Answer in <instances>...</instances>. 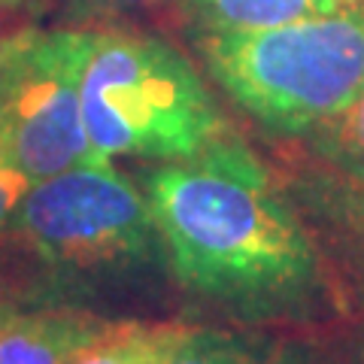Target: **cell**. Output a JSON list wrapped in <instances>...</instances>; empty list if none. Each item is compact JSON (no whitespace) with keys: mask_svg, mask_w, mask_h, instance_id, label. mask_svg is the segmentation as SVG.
<instances>
[{"mask_svg":"<svg viewBox=\"0 0 364 364\" xmlns=\"http://www.w3.org/2000/svg\"><path fill=\"white\" fill-rule=\"evenodd\" d=\"M264 364H318L316 355L310 349H301V346H282V349H273L270 355L264 358Z\"/></svg>","mask_w":364,"mask_h":364,"instance_id":"15","label":"cell"},{"mask_svg":"<svg viewBox=\"0 0 364 364\" xmlns=\"http://www.w3.org/2000/svg\"><path fill=\"white\" fill-rule=\"evenodd\" d=\"M355 364H364V328H361V337H358V352H355Z\"/></svg>","mask_w":364,"mask_h":364,"instance_id":"17","label":"cell"},{"mask_svg":"<svg viewBox=\"0 0 364 364\" xmlns=\"http://www.w3.org/2000/svg\"><path fill=\"white\" fill-rule=\"evenodd\" d=\"M191 325L179 322H104L70 364H158Z\"/></svg>","mask_w":364,"mask_h":364,"instance_id":"9","label":"cell"},{"mask_svg":"<svg viewBox=\"0 0 364 364\" xmlns=\"http://www.w3.org/2000/svg\"><path fill=\"white\" fill-rule=\"evenodd\" d=\"M104 322L76 306L16 313L0 331V364H70Z\"/></svg>","mask_w":364,"mask_h":364,"instance_id":"7","label":"cell"},{"mask_svg":"<svg viewBox=\"0 0 364 364\" xmlns=\"http://www.w3.org/2000/svg\"><path fill=\"white\" fill-rule=\"evenodd\" d=\"M55 0H0V70L46 31Z\"/></svg>","mask_w":364,"mask_h":364,"instance_id":"12","label":"cell"},{"mask_svg":"<svg viewBox=\"0 0 364 364\" xmlns=\"http://www.w3.org/2000/svg\"><path fill=\"white\" fill-rule=\"evenodd\" d=\"M13 225L31 252L61 277L128 273L161 249L146 191L107 158L31 182Z\"/></svg>","mask_w":364,"mask_h":364,"instance_id":"4","label":"cell"},{"mask_svg":"<svg viewBox=\"0 0 364 364\" xmlns=\"http://www.w3.org/2000/svg\"><path fill=\"white\" fill-rule=\"evenodd\" d=\"M273 349L261 340L219 331V328H188L179 343L158 364H264Z\"/></svg>","mask_w":364,"mask_h":364,"instance_id":"11","label":"cell"},{"mask_svg":"<svg viewBox=\"0 0 364 364\" xmlns=\"http://www.w3.org/2000/svg\"><path fill=\"white\" fill-rule=\"evenodd\" d=\"M28 188H31V179L13 161V155L6 152V143L0 140V228H6L16 219V210L25 200Z\"/></svg>","mask_w":364,"mask_h":364,"instance_id":"13","label":"cell"},{"mask_svg":"<svg viewBox=\"0 0 364 364\" xmlns=\"http://www.w3.org/2000/svg\"><path fill=\"white\" fill-rule=\"evenodd\" d=\"M219 88L273 134L304 136L364 85V4L252 33L198 37Z\"/></svg>","mask_w":364,"mask_h":364,"instance_id":"3","label":"cell"},{"mask_svg":"<svg viewBox=\"0 0 364 364\" xmlns=\"http://www.w3.org/2000/svg\"><path fill=\"white\" fill-rule=\"evenodd\" d=\"M294 198L322 249H334L364 291V179L313 164L301 173Z\"/></svg>","mask_w":364,"mask_h":364,"instance_id":"6","label":"cell"},{"mask_svg":"<svg viewBox=\"0 0 364 364\" xmlns=\"http://www.w3.org/2000/svg\"><path fill=\"white\" fill-rule=\"evenodd\" d=\"M18 310H16V304L13 301H6V298H0V331H4V325L13 318Z\"/></svg>","mask_w":364,"mask_h":364,"instance_id":"16","label":"cell"},{"mask_svg":"<svg viewBox=\"0 0 364 364\" xmlns=\"http://www.w3.org/2000/svg\"><path fill=\"white\" fill-rule=\"evenodd\" d=\"M179 6L198 37H219V33H252L310 16H325L343 4L340 0H179Z\"/></svg>","mask_w":364,"mask_h":364,"instance_id":"8","label":"cell"},{"mask_svg":"<svg viewBox=\"0 0 364 364\" xmlns=\"http://www.w3.org/2000/svg\"><path fill=\"white\" fill-rule=\"evenodd\" d=\"M146 200L179 286L246 316H316L331 261L301 203L234 134L158 164Z\"/></svg>","mask_w":364,"mask_h":364,"instance_id":"1","label":"cell"},{"mask_svg":"<svg viewBox=\"0 0 364 364\" xmlns=\"http://www.w3.org/2000/svg\"><path fill=\"white\" fill-rule=\"evenodd\" d=\"M82 13H140V9L161 6L167 0H79Z\"/></svg>","mask_w":364,"mask_h":364,"instance_id":"14","label":"cell"},{"mask_svg":"<svg viewBox=\"0 0 364 364\" xmlns=\"http://www.w3.org/2000/svg\"><path fill=\"white\" fill-rule=\"evenodd\" d=\"M343 6H358V4H364V0H340Z\"/></svg>","mask_w":364,"mask_h":364,"instance_id":"18","label":"cell"},{"mask_svg":"<svg viewBox=\"0 0 364 364\" xmlns=\"http://www.w3.org/2000/svg\"><path fill=\"white\" fill-rule=\"evenodd\" d=\"M91 28H55L0 70V140L31 182L95 161L82 119Z\"/></svg>","mask_w":364,"mask_h":364,"instance_id":"5","label":"cell"},{"mask_svg":"<svg viewBox=\"0 0 364 364\" xmlns=\"http://www.w3.org/2000/svg\"><path fill=\"white\" fill-rule=\"evenodd\" d=\"M82 119L97 158L182 161L225 134V119L186 55L158 37L91 28Z\"/></svg>","mask_w":364,"mask_h":364,"instance_id":"2","label":"cell"},{"mask_svg":"<svg viewBox=\"0 0 364 364\" xmlns=\"http://www.w3.org/2000/svg\"><path fill=\"white\" fill-rule=\"evenodd\" d=\"M304 149L316 167L364 179V85L337 116L304 134Z\"/></svg>","mask_w":364,"mask_h":364,"instance_id":"10","label":"cell"}]
</instances>
